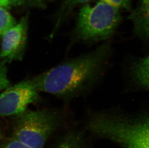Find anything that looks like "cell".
<instances>
[{"instance_id": "3", "label": "cell", "mask_w": 149, "mask_h": 148, "mask_svg": "<svg viewBox=\"0 0 149 148\" xmlns=\"http://www.w3.org/2000/svg\"><path fill=\"white\" fill-rule=\"evenodd\" d=\"M120 9L100 0L94 6L81 9L74 31L75 38L83 41H98L113 35L121 21Z\"/></svg>"}, {"instance_id": "6", "label": "cell", "mask_w": 149, "mask_h": 148, "mask_svg": "<svg viewBox=\"0 0 149 148\" xmlns=\"http://www.w3.org/2000/svg\"><path fill=\"white\" fill-rule=\"evenodd\" d=\"M28 22L29 15H27L3 34L0 52L1 60L10 63L23 59L27 45Z\"/></svg>"}, {"instance_id": "7", "label": "cell", "mask_w": 149, "mask_h": 148, "mask_svg": "<svg viewBox=\"0 0 149 148\" xmlns=\"http://www.w3.org/2000/svg\"><path fill=\"white\" fill-rule=\"evenodd\" d=\"M129 18L133 24L135 34L139 38L149 41V0H140Z\"/></svg>"}, {"instance_id": "11", "label": "cell", "mask_w": 149, "mask_h": 148, "mask_svg": "<svg viewBox=\"0 0 149 148\" xmlns=\"http://www.w3.org/2000/svg\"><path fill=\"white\" fill-rule=\"evenodd\" d=\"M17 23L16 20L9 13L7 8L0 6V36H3Z\"/></svg>"}, {"instance_id": "2", "label": "cell", "mask_w": 149, "mask_h": 148, "mask_svg": "<svg viewBox=\"0 0 149 148\" xmlns=\"http://www.w3.org/2000/svg\"><path fill=\"white\" fill-rule=\"evenodd\" d=\"M87 128L96 137L122 148H149V115L97 112L89 118Z\"/></svg>"}, {"instance_id": "16", "label": "cell", "mask_w": 149, "mask_h": 148, "mask_svg": "<svg viewBox=\"0 0 149 148\" xmlns=\"http://www.w3.org/2000/svg\"><path fill=\"white\" fill-rule=\"evenodd\" d=\"M0 6L7 9L11 7L9 0H0Z\"/></svg>"}, {"instance_id": "5", "label": "cell", "mask_w": 149, "mask_h": 148, "mask_svg": "<svg viewBox=\"0 0 149 148\" xmlns=\"http://www.w3.org/2000/svg\"><path fill=\"white\" fill-rule=\"evenodd\" d=\"M39 91L31 80L10 86L0 94V117L18 116L38 101Z\"/></svg>"}, {"instance_id": "12", "label": "cell", "mask_w": 149, "mask_h": 148, "mask_svg": "<svg viewBox=\"0 0 149 148\" xmlns=\"http://www.w3.org/2000/svg\"><path fill=\"white\" fill-rule=\"evenodd\" d=\"M7 61H0V91L10 86V82L7 77Z\"/></svg>"}, {"instance_id": "9", "label": "cell", "mask_w": 149, "mask_h": 148, "mask_svg": "<svg viewBox=\"0 0 149 148\" xmlns=\"http://www.w3.org/2000/svg\"><path fill=\"white\" fill-rule=\"evenodd\" d=\"M90 1L91 0H64L56 17L53 29L50 34V39H52L55 37L74 7L78 4H83Z\"/></svg>"}, {"instance_id": "8", "label": "cell", "mask_w": 149, "mask_h": 148, "mask_svg": "<svg viewBox=\"0 0 149 148\" xmlns=\"http://www.w3.org/2000/svg\"><path fill=\"white\" fill-rule=\"evenodd\" d=\"M131 72L135 82L149 89V55L135 62L132 66Z\"/></svg>"}, {"instance_id": "15", "label": "cell", "mask_w": 149, "mask_h": 148, "mask_svg": "<svg viewBox=\"0 0 149 148\" xmlns=\"http://www.w3.org/2000/svg\"><path fill=\"white\" fill-rule=\"evenodd\" d=\"M1 148H31L11 136L3 144Z\"/></svg>"}, {"instance_id": "4", "label": "cell", "mask_w": 149, "mask_h": 148, "mask_svg": "<svg viewBox=\"0 0 149 148\" xmlns=\"http://www.w3.org/2000/svg\"><path fill=\"white\" fill-rule=\"evenodd\" d=\"M61 122L54 111L27 110L16 117L12 136L31 148H44Z\"/></svg>"}, {"instance_id": "10", "label": "cell", "mask_w": 149, "mask_h": 148, "mask_svg": "<svg viewBox=\"0 0 149 148\" xmlns=\"http://www.w3.org/2000/svg\"><path fill=\"white\" fill-rule=\"evenodd\" d=\"M55 148H84V135L81 132H70L64 136Z\"/></svg>"}, {"instance_id": "14", "label": "cell", "mask_w": 149, "mask_h": 148, "mask_svg": "<svg viewBox=\"0 0 149 148\" xmlns=\"http://www.w3.org/2000/svg\"><path fill=\"white\" fill-rule=\"evenodd\" d=\"M11 6H42V0H9Z\"/></svg>"}, {"instance_id": "1", "label": "cell", "mask_w": 149, "mask_h": 148, "mask_svg": "<svg viewBox=\"0 0 149 148\" xmlns=\"http://www.w3.org/2000/svg\"><path fill=\"white\" fill-rule=\"evenodd\" d=\"M103 45L94 52L69 59L31 79L39 92L62 99L76 96L96 78L109 52Z\"/></svg>"}, {"instance_id": "13", "label": "cell", "mask_w": 149, "mask_h": 148, "mask_svg": "<svg viewBox=\"0 0 149 148\" xmlns=\"http://www.w3.org/2000/svg\"><path fill=\"white\" fill-rule=\"evenodd\" d=\"M116 7L119 9L130 10L131 8V0H101Z\"/></svg>"}, {"instance_id": "17", "label": "cell", "mask_w": 149, "mask_h": 148, "mask_svg": "<svg viewBox=\"0 0 149 148\" xmlns=\"http://www.w3.org/2000/svg\"><path fill=\"white\" fill-rule=\"evenodd\" d=\"M3 138V134H2V132H1V129H0V140Z\"/></svg>"}]
</instances>
